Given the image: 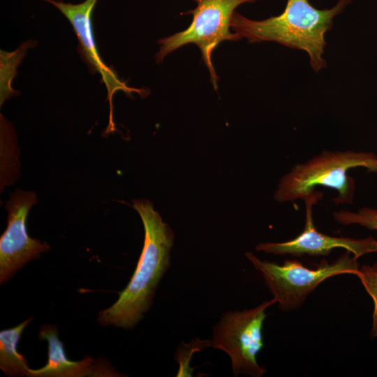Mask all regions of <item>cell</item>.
<instances>
[{
	"label": "cell",
	"mask_w": 377,
	"mask_h": 377,
	"mask_svg": "<svg viewBox=\"0 0 377 377\" xmlns=\"http://www.w3.org/2000/svg\"><path fill=\"white\" fill-rule=\"evenodd\" d=\"M32 319L30 317L13 328L0 332V369L8 376H28L27 360L17 352V343Z\"/></svg>",
	"instance_id": "11"
},
{
	"label": "cell",
	"mask_w": 377,
	"mask_h": 377,
	"mask_svg": "<svg viewBox=\"0 0 377 377\" xmlns=\"http://www.w3.org/2000/svg\"><path fill=\"white\" fill-rule=\"evenodd\" d=\"M245 256L263 277L279 309L284 311L301 306L307 296L328 278L343 274L356 275L360 268L357 258L348 251L332 263L321 260L316 269L304 267L297 260H286L279 265L261 260L252 252H246Z\"/></svg>",
	"instance_id": "4"
},
{
	"label": "cell",
	"mask_w": 377,
	"mask_h": 377,
	"mask_svg": "<svg viewBox=\"0 0 377 377\" xmlns=\"http://www.w3.org/2000/svg\"><path fill=\"white\" fill-rule=\"evenodd\" d=\"M358 167L377 173V155L369 151L324 149L307 161L294 165L279 179L274 198L280 203L303 200L317 186H324L337 191L332 199L336 205L351 204L355 184L348 172Z\"/></svg>",
	"instance_id": "3"
},
{
	"label": "cell",
	"mask_w": 377,
	"mask_h": 377,
	"mask_svg": "<svg viewBox=\"0 0 377 377\" xmlns=\"http://www.w3.org/2000/svg\"><path fill=\"white\" fill-rule=\"evenodd\" d=\"M44 1L56 7L68 19L77 37L82 53L92 68L101 76L108 91V100L110 103V121L107 132L114 131L112 105L113 95L118 91H122L127 94L137 92L144 96L146 91L144 89L128 87L102 61L96 46L91 20L93 10L98 0H84L75 4L59 0Z\"/></svg>",
	"instance_id": "9"
},
{
	"label": "cell",
	"mask_w": 377,
	"mask_h": 377,
	"mask_svg": "<svg viewBox=\"0 0 377 377\" xmlns=\"http://www.w3.org/2000/svg\"><path fill=\"white\" fill-rule=\"evenodd\" d=\"M334 219L342 225L357 224L370 230H377V209L364 207L355 212L339 210L333 213ZM377 271V263L371 265Z\"/></svg>",
	"instance_id": "13"
},
{
	"label": "cell",
	"mask_w": 377,
	"mask_h": 377,
	"mask_svg": "<svg viewBox=\"0 0 377 377\" xmlns=\"http://www.w3.org/2000/svg\"><path fill=\"white\" fill-rule=\"evenodd\" d=\"M323 196L313 191L303 201L305 205V225L303 231L293 239L283 242H265L256 245V250L274 255L290 254L293 256H320L329 255L335 248H343L356 258L377 253V239L372 237L364 239L334 237L319 232L313 219V207Z\"/></svg>",
	"instance_id": "8"
},
{
	"label": "cell",
	"mask_w": 377,
	"mask_h": 377,
	"mask_svg": "<svg viewBox=\"0 0 377 377\" xmlns=\"http://www.w3.org/2000/svg\"><path fill=\"white\" fill-rule=\"evenodd\" d=\"M275 303L272 298L250 309L226 312L214 326L210 346L229 356L235 376L261 377L267 372L258 363L257 355L264 347L265 310Z\"/></svg>",
	"instance_id": "6"
},
{
	"label": "cell",
	"mask_w": 377,
	"mask_h": 377,
	"mask_svg": "<svg viewBox=\"0 0 377 377\" xmlns=\"http://www.w3.org/2000/svg\"><path fill=\"white\" fill-rule=\"evenodd\" d=\"M31 42H26L13 52L1 50L0 54V104L1 105L17 92L12 87V82L17 74V68Z\"/></svg>",
	"instance_id": "12"
},
{
	"label": "cell",
	"mask_w": 377,
	"mask_h": 377,
	"mask_svg": "<svg viewBox=\"0 0 377 377\" xmlns=\"http://www.w3.org/2000/svg\"><path fill=\"white\" fill-rule=\"evenodd\" d=\"M356 276L373 300L374 311L370 336L371 338H375L377 337V271L374 270L371 265H364L359 268Z\"/></svg>",
	"instance_id": "14"
},
{
	"label": "cell",
	"mask_w": 377,
	"mask_h": 377,
	"mask_svg": "<svg viewBox=\"0 0 377 377\" xmlns=\"http://www.w3.org/2000/svg\"><path fill=\"white\" fill-rule=\"evenodd\" d=\"M145 229L144 246L136 268L118 300L101 311L97 320L101 325L129 330L149 310L158 285L170 264L174 233L145 199L132 200Z\"/></svg>",
	"instance_id": "1"
},
{
	"label": "cell",
	"mask_w": 377,
	"mask_h": 377,
	"mask_svg": "<svg viewBox=\"0 0 377 377\" xmlns=\"http://www.w3.org/2000/svg\"><path fill=\"white\" fill-rule=\"evenodd\" d=\"M192 1L197 5L194 10L188 12L193 15L192 22L186 29L161 39L155 59L159 64L181 46L194 43L201 51L202 60L210 73L211 82L216 89L218 77L212 61V52L223 40H240L235 33L230 31L235 10L241 4L260 0Z\"/></svg>",
	"instance_id": "5"
},
{
	"label": "cell",
	"mask_w": 377,
	"mask_h": 377,
	"mask_svg": "<svg viewBox=\"0 0 377 377\" xmlns=\"http://www.w3.org/2000/svg\"><path fill=\"white\" fill-rule=\"evenodd\" d=\"M34 191L17 188L10 193L5 208L7 228L0 238V283L9 280L29 261L48 251L50 245L30 237L26 219L30 208L37 203Z\"/></svg>",
	"instance_id": "7"
},
{
	"label": "cell",
	"mask_w": 377,
	"mask_h": 377,
	"mask_svg": "<svg viewBox=\"0 0 377 377\" xmlns=\"http://www.w3.org/2000/svg\"><path fill=\"white\" fill-rule=\"evenodd\" d=\"M55 325L41 326L38 339L48 343V361L42 368L29 369V377L121 376L104 359L85 357L80 361L68 360Z\"/></svg>",
	"instance_id": "10"
},
{
	"label": "cell",
	"mask_w": 377,
	"mask_h": 377,
	"mask_svg": "<svg viewBox=\"0 0 377 377\" xmlns=\"http://www.w3.org/2000/svg\"><path fill=\"white\" fill-rule=\"evenodd\" d=\"M353 0H338L327 9H318L309 0H287L283 11L265 20L249 19L235 11L231 29L240 40L249 43L272 41L287 47L302 50L309 57L312 69L318 73L326 68L325 34L334 25V19Z\"/></svg>",
	"instance_id": "2"
}]
</instances>
